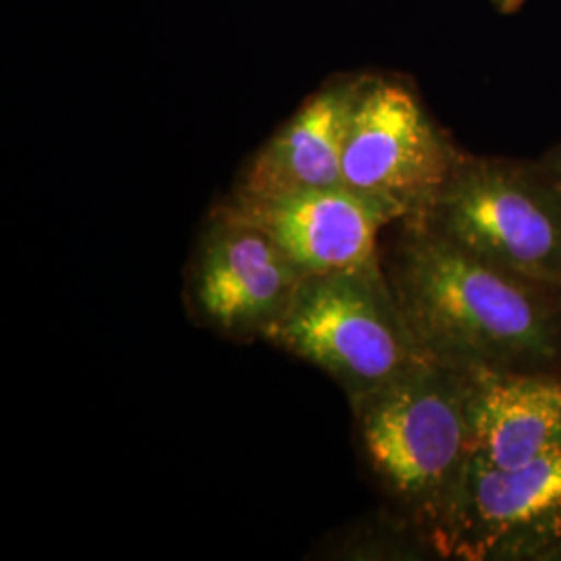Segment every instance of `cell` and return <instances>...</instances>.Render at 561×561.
I'll list each match as a JSON object with an SVG mask.
<instances>
[{"instance_id":"cell-1","label":"cell","mask_w":561,"mask_h":561,"mask_svg":"<svg viewBox=\"0 0 561 561\" xmlns=\"http://www.w3.org/2000/svg\"><path fill=\"white\" fill-rule=\"evenodd\" d=\"M382 268L414 340L463 373H561V285L481 261L401 219Z\"/></svg>"},{"instance_id":"cell-2","label":"cell","mask_w":561,"mask_h":561,"mask_svg":"<svg viewBox=\"0 0 561 561\" xmlns=\"http://www.w3.org/2000/svg\"><path fill=\"white\" fill-rule=\"evenodd\" d=\"M352 410L373 477L428 541L472 456L466 373L428 358Z\"/></svg>"},{"instance_id":"cell-3","label":"cell","mask_w":561,"mask_h":561,"mask_svg":"<svg viewBox=\"0 0 561 561\" xmlns=\"http://www.w3.org/2000/svg\"><path fill=\"white\" fill-rule=\"evenodd\" d=\"M264 341L329 375L350 405L428 360L382 266L304 277Z\"/></svg>"},{"instance_id":"cell-4","label":"cell","mask_w":561,"mask_h":561,"mask_svg":"<svg viewBox=\"0 0 561 561\" xmlns=\"http://www.w3.org/2000/svg\"><path fill=\"white\" fill-rule=\"evenodd\" d=\"M412 219L481 261L561 285V185L542 162L463 154Z\"/></svg>"},{"instance_id":"cell-5","label":"cell","mask_w":561,"mask_h":561,"mask_svg":"<svg viewBox=\"0 0 561 561\" xmlns=\"http://www.w3.org/2000/svg\"><path fill=\"white\" fill-rule=\"evenodd\" d=\"M466 152L408 81L366 76L345 136L343 185L401 219L421 217Z\"/></svg>"},{"instance_id":"cell-6","label":"cell","mask_w":561,"mask_h":561,"mask_svg":"<svg viewBox=\"0 0 561 561\" xmlns=\"http://www.w3.org/2000/svg\"><path fill=\"white\" fill-rule=\"evenodd\" d=\"M451 560H561V447L512 470L470 456L428 537Z\"/></svg>"},{"instance_id":"cell-7","label":"cell","mask_w":561,"mask_h":561,"mask_svg":"<svg viewBox=\"0 0 561 561\" xmlns=\"http://www.w3.org/2000/svg\"><path fill=\"white\" fill-rule=\"evenodd\" d=\"M304 277L264 231L215 206L187 268V306L225 340H264Z\"/></svg>"},{"instance_id":"cell-8","label":"cell","mask_w":561,"mask_h":561,"mask_svg":"<svg viewBox=\"0 0 561 561\" xmlns=\"http://www.w3.org/2000/svg\"><path fill=\"white\" fill-rule=\"evenodd\" d=\"M219 208L259 227L306 277L379 268V236L400 222L396 213L345 185L264 198L231 194Z\"/></svg>"},{"instance_id":"cell-9","label":"cell","mask_w":561,"mask_h":561,"mask_svg":"<svg viewBox=\"0 0 561 561\" xmlns=\"http://www.w3.org/2000/svg\"><path fill=\"white\" fill-rule=\"evenodd\" d=\"M366 76L327 81L285 121L241 171L238 196H280L343 185L341 161Z\"/></svg>"},{"instance_id":"cell-10","label":"cell","mask_w":561,"mask_h":561,"mask_svg":"<svg viewBox=\"0 0 561 561\" xmlns=\"http://www.w3.org/2000/svg\"><path fill=\"white\" fill-rule=\"evenodd\" d=\"M472 456L512 470L561 447V373H466Z\"/></svg>"},{"instance_id":"cell-11","label":"cell","mask_w":561,"mask_h":561,"mask_svg":"<svg viewBox=\"0 0 561 561\" xmlns=\"http://www.w3.org/2000/svg\"><path fill=\"white\" fill-rule=\"evenodd\" d=\"M541 162L542 167L553 175V180L558 181L561 185V144L556 146Z\"/></svg>"},{"instance_id":"cell-12","label":"cell","mask_w":561,"mask_h":561,"mask_svg":"<svg viewBox=\"0 0 561 561\" xmlns=\"http://www.w3.org/2000/svg\"><path fill=\"white\" fill-rule=\"evenodd\" d=\"M502 13H516L524 4V0H489Z\"/></svg>"}]
</instances>
